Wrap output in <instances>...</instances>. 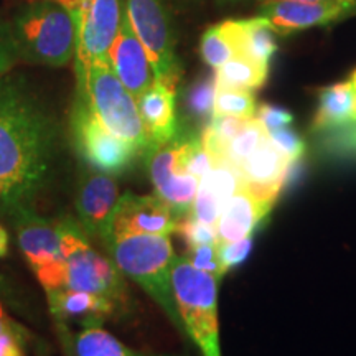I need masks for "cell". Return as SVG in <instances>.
Wrapping results in <instances>:
<instances>
[{
  "label": "cell",
  "mask_w": 356,
  "mask_h": 356,
  "mask_svg": "<svg viewBox=\"0 0 356 356\" xmlns=\"http://www.w3.org/2000/svg\"><path fill=\"white\" fill-rule=\"evenodd\" d=\"M58 126L22 76L0 78V211L32 208L51 177Z\"/></svg>",
  "instance_id": "1"
},
{
  "label": "cell",
  "mask_w": 356,
  "mask_h": 356,
  "mask_svg": "<svg viewBox=\"0 0 356 356\" xmlns=\"http://www.w3.org/2000/svg\"><path fill=\"white\" fill-rule=\"evenodd\" d=\"M6 29L17 60L53 68L73 60L76 26L71 13L56 0H38L22 7Z\"/></svg>",
  "instance_id": "2"
},
{
  "label": "cell",
  "mask_w": 356,
  "mask_h": 356,
  "mask_svg": "<svg viewBox=\"0 0 356 356\" xmlns=\"http://www.w3.org/2000/svg\"><path fill=\"white\" fill-rule=\"evenodd\" d=\"M106 248L121 273L144 289L155 304L165 312L178 330L185 333L172 286V267L177 254L173 251L170 236H121L106 244Z\"/></svg>",
  "instance_id": "3"
},
{
  "label": "cell",
  "mask_w": 356,
  "mask_h": 356,
  "mask_svg": "<svg viewBox=\"0 0 356 356\" xmlns=\"http://www.w3.org/2000/svg\"><path fill=\"white\" fill-rule=\"evenodd\" d=\"M65 266V287L108 297L119 309L127 307L126 275L111 257L101 256L89 236L73 218L56 222Z\"/></svg>",
  "instance_id": "4"
},
{
  "label": "cell",
  "mask_w": 356,
  "mask_h": 356,
  "mask_svg": "<svg viewBox=\"0 0 356 356\" xmlns=\"http://www.w3.org/2000/svg\"><path fill=\"white\" fill-rule=\"evenodd\" d=\"M218 280L177 256L172 267V286L185 335L203 356H221L218 327Z\"/></svg>",
  "instance_id": "5"
},
{
  "label": "cell",
  "mask_w": 356,
  "mask_h": 356,
  "mask_svg": "<svg viewBox=\"0 0 356 356\" xmlns=\"http://www.w3.org/2000/svg\"><path fill=\"white\" fill-rule=\"evenodd\" d=\"M76 92L88 101L96 118L114 136L131 142L144 155L150 147L149 136L142 122L137 101L121 79L115 76L111 65L89 66L86 78Z\"/></svg>",
  "instance_id": "6"
},
{
  "label": "cell",
  "mask_w": 356,
  "mask_h": 356,
  "mask_svg": "<svg viewBox=\"0 0 356 356\" xmlns=\"http://www.w3.org/2000/svg\"><path fill=\"white\" fill-rule=\"evenodd\" d=\"M73 17L76 26L74 71L81 86L89 66L111 65V47L124 15L121 0H56Z\"/></svg>",
  "instance_id": "7"
},
{
  "label": "cell",
  "mask_w": 356,
  "mask_h": 356,
  "mask_svg": "<svg viewBox=\"0 0 356 356\" xmlns=\"http://www.w3.org/2000/svg\"><path fill=\"white\" fill-rule=\"evenodd\" d=\"M71 140L84 162L95 170L118 177L126 173L140 152L131 142L114 136L89 108L81 95L74 97L71 111Z\"/></svg>",
  "instance_id": "8"
},
{
  "label": "cell",
  "mask_w": 356,
  "mask_h": 356,
  "mask_svg": "<svg viewBox=\"0 0 356 356\" xmlns=\"http://www.w3.org/2000/svg\"><path fill=\"white\" fill-rule=\"evenodd\" d=\"M124 13L149 56L155 79L177 88L181 66L175 51L170 19L162 0H126Z\"/></svg>",
  "instance_id": "9"
},
{
  "label": "cell",
  "mask_w": 356,
  "mask_h": 356,
  "mask_svg": "<svg viewBox=\"0 0 356 356\" xmlns=\"http://www.w3.org/2000/svg\"><path fill=\"white\" fill-rule=\"evenodd\" d=\"M10 220L22 252L43 291L50 293L65 287L63 254L56 222L37 215L33 208L17 211Z\"/></svg>",
  "instance_id": "10"
},
{
  "label": "cell",
  "mask_w": 356,
  "mask_h": 356,
  "mask_svg": "<svg viewBox=\"0 0 356 356\" xmlns=\"http://www.w3.org/2000/svg\"><path fill=\"white\" fill-rule=\"evenodd\" d=\"M178 222L177 213L157 195L124 193L114 208L104 244L129 234L170 236L177 233Z\"/></svg>",
  "instance_id": "11"
},
{
  "label": "cell",
  "mask_w": 356,
  "mask_h": 356,
  "mask_svg": "<svg viewBox=\"0 0 356 356\" xmlns=\"http://www.w3.org/2000/svg\"><path fill=\"white\" fill-rule=\"evenodd\" d=\"M144 157L155 195L162 198L180 220L191 213L200 180L178 168V137L147 150Z\"/></svg>",
  "instance_id": "12"
},
{
  "label": "cell",
  "mask_w": 356,
  "mask_h": 356,
  "mask_svg": "<svg viewBox=\"0 0 356 356\" xmlns=\"http://www.w3.org/2000/svg\"><path fill=\"white\" fill-rule=\"evenodd\" d=\"M119 198H121L119 184L113 175L95 168L83 173L79 178L74 207H76L78 222L89 238L92 236L106 243L111 218Z\"/></svg>",
  "instance_id": "13"
},
{
  "label": "cell",
  "mask_w": 356,
  "mask_h": 356,
  "mask_svg": "<svg viewBox=\"0 0 356 356\" xmlns=\"http://www.w3.org/2000/svg\"><path fill=\"white\" fill-rule=\"evenodd\" d=\"M356 7L346 2H296L277 0L259 8V17L267 20L274 33L291 35L302 30L323 26L343 19Z\"/></svg>",
  "instance_id": "14"
},
{
  "label": "cell",
  "mask_w": 356,
  "mask_h": 356,
  "mask_svg": "<svg viewBox=\"0 0 356 356\" xmlns=\"http://www.w3.org/2000/svg\"><path fill=\"white\" fill-rule=\"evenodd\" d=\"M296 163L297 162H291L280 152L267 136L239 167L241 188L251 191L256 197L277 202L280 191L291 178Z\"/></svg>",
  "instance_id": "15"
},
{
  "label": "cell",
  "mask_w": 356,
  "mask_h": 356,
  "mask_svg": "<svg viewBox=\"0 0 356 356\" xmlns=\"http://www.w3.org/2000/svg\"><path fill=\"white\" fill-rule=\"evenodd\" d=\"M111 68L131 95L140 97L155 81L152 65L124 13L121 29L111 47Z\"/></svg>",
  "instance_id": "16"
},
{
  "label": "cell",
  "mask_w": 356,
  "mask_h": 356,
  "mask_svg": "<svg viewBox=\"0 0 356 356\" xmlns=\"http://www.w3.org/2000/svg\"><path fill=\"white\" fill-rule=\"evenodd\" d=\"M142 122L150 140V149L170 142L178 134L177 88L155 79L140 97H137Z\"/></svg>",
  "instance_id": "17"
},
{
  "label": "cell",
  "mask_w": 356,
  "mask_h": 356,
  "mask_svg": "<svg viewBox=\"0 0 356 356\" xmlns=\"http://www.w3.org/2000/svg\"><path fill=\"white\" fill-rule=\"evenodd\" d=\"M275 202L256 197L241 188L222 207L216 222L218 243H231L252 236L261 221L269 215Z\"/></svg>",
  "instance_id": "18"
},
{
  "label": "cell",
  "mask_w": 356,
  "mask_h": 356,
  "mask_svg": "<svg viewBox=\"0 0 356 356\" xmlns=\"http://www.w3.org/2000/svg\"><path fill=\"white\" fill-rule=\"evenodd\" d=\"M220 25L233 44L236 56L249 58L266 66L270 65L277 51V43L266 19L256 17L248 20H226Z\"/></svg>",
  "instance_id": "19"
},
{
  "label": "cell",
  "mask_w": 356,
  "mask_h": 356,
  "mask_svg": "<svg viewBox=\"0 0 356 356\" xmlns=\"http://www.w3.org/2000/svg\"><path fill=\"white\" fill-rule=\"evenodd\" d=\"M51 314L58 320L79 318L83 327L86 325H101L104 318L115 314L119 307L108 297L95 296L84 291L61 287L47 293Z\"/></svg>",
  "instance_id": "20"
},
{
  "label": "cell",
  "mask_w": 356,
  "mask_h": 356,
  "mask_svg": "<svg viewBox=\"0 0 356 356\" xmlns=\"http://www.w3.org/2000/svg\"><path fill=\"white\" fill-rule=\"evenodd\" d=\"M355 99V86L351 81L320 89L318 109L312 124L314 131L327 132L353 121Z\"/></svg>",
  "instance_id": "21"
},
{
  "label": "cell",
  "mask_w": 356,
  "mask_h": 356,
  "mask_svg": "<svg viewBox=\"0 0 356 356\" xmlns=\"http://www.w3.org/2000/svg\"><path fill=\"white\" fill-rule=\"evenodd\" d=\"M269 66L257 63L244 56H234L216 70V88H233L256 91L264 86Z\"/></svg>",
  "instance_id": "22"
},
{
  "label": "cell",
  "mask_w": 356,
  "mask_h": 356,
  "mask_svg": "<svg viewBox=\"0 0 356 356\" xmlns=\"http://www.w3.org/2000/svg\"><path fill=\"white\" fill-rule=\"evenodd\" d=\"M76 356H142L124 345L102 325H86L74 340Z\"/></svg>",
  "instance_id": "23"
},
{
  "label": "cell",
  "mask_w": 356,
  "mask_h": 356,
  "mask_svg": "<svg viewBox=\"0 0 356 356\" xmlns=\"http://www.w3.org/2000/svg\"><path fill=\"white\" fill-rule=\"evenodd\" d=\"M266 137L267 131L259 119H249L241 131L236 134L233 139L229 140V144L225 147L220 162L228 163V165L236 168V170H239L244 160L254 152Z\"/></svg>",
  "instance_id": "24"
},
{
  "label": "cell",
  "mask_w": 356,
  "mask_h": 356,
  "mask_svg": "<svg viewBox=\"0 0 356 356\" xmlns=\"http://www.w3.org/2000/svg\"><path fill=\"white\" fill-rule=\"evenodd\" d=\"M257 114V102L252 91L248 89L216 88L215 109L213 115H229L238 119H254Z\"/></svg>",
  "instance_id": "25"
},
{
  "label": "cell",
  "mask_w": 356,
  "mask_h": 356,
  "mask_svg": "<svg viewBox=\"0 0 356 356\" xmlns=\"http://www.w3.org/2000/svg\"><path fill=\"white\" fill-rule=\"evenodd\" d=\"M200 53L203 61L213 70H218L226 61L236 56V51L231 44L229 38L221 30V25H213L203 33L202 43H200Z\"/></svg>",
  "instance_id": "26"
},
{
  "label": "cell",
  "mask_w": 356,
  "mask_h": 356,
  "mask_svg": "<svg viewBox=\"0 0 356 356\" xmlns=\"http://www.w3.org/2000/svg\"><path fill=\"white\" fill-rule=\"evenodd\" d=\"M215 96H216V83L215 78H203L193 83L188 88L185 96V104L188 113L200 121L210 122L213 118V109H215Z\"/></svg>",
  "instance_id": "27"
},
{
  "label": "cell",
  "mask_w": 356,
  "mask_h": 356,
  "mask_svg": "<svg viewBox=\"0 0 356 356\" xmlns=\"http://www.w3.org/2000/svg\"><path fill=\"white\" fill-rule=\"evenodd\" d=\"M185 257L191 266L203 270V273L215 275L218 280H221L226 275V269L220 259V252H218V243L188 246Z\"/></svg>",
  "instance_id": "28"
},
{
  "label": "cell",
  "mask_w": 356,
  "mask_h": 356,
  "mask_svg": "<svg viewBox=\"0 0 356 356\" xmlns=\"http://www.w3.org/2000/svg\"><path fill=\"white\" fill-rule=\"evenodd\" d=\"M177 233L181 234V238L186 241V246H198V244H210L218 243L216 228L197 220L191 213L184 216L178 222Z\"/></svg>",
  "instance_id": "29"
},
{
  "label": "cell",
  "mask_w": 356,
  "mask_h": 356,
  "mask_svg": "<svg viewBox=\"0 0 356 356\" xmlns=\"http://www.w3.org/2000/svg\"><path fill=\"white\" fill-rule=\"evenodd\" d=\"M323 145L337 155H356V121L323 132Z\"/></svg>",
  "instance_id": "30"
},
{
  "label": "cell",
  "mask_w": 356,
  "mask_h": 356,
  "mask_svg": "<svg viewBox=\"0 0 356 356\" xmlns=\"http://www.w3.org/2000/svg\"><path fill=\"white\" fill-rule=\"evenodd\" d=\"M221 210H222V203L220 200H218L215 195L207 188V186L200 184L193 207H191V215L202 222H207V225L215 226L216 228V222H218V218L221 215Z\"/></svg>",
  "instance_id": "31"
},
{
  "label": "cell",
  "mask_w": 356,
  "mask_h": 356,
  "mask_svg": "<svg viewBox=\"0 0 356 356\" xmlns=\"http://www.w3.org/2000/svg\"><path fill=\"white\" fill-rule=\"evenodd\" d=\"M273 144L282 152L291 162H299L305 152V142L296 131L289 127L275 129V131L267 132Z\"/></svg>",
  "instance_id": "32"
},
{
  "label": "cell",
  "mask_w": 356,
  "mask_h": 356,
  "mask_svg": "<svg viewBox=\"0 0 356 356\" xmlns=\"http://www.w3.org/2000/svg\"><path fill=\"white\" fill-rule=\"evenodd\" d=\"M252 249V236L238 239V241L231 243H218V252H220V259L225 266L226 273L233 267H238L246 261Z\"/></svg>",
  "instance_id": "33"
},
{
  "label": "cell",
  "mask_w": 356,
  "mask_h": 356,
  "mask_svg": "<svg viewBox=\"0 0 356 356\" xmlns=\"http://www.w3.org/2000/svg\"><path fill=\"white\" fill-rule=\"evenodd\" d=\"M256 118L259 119L267 132L275 131V129L289 127L293 121V115L287 109L277 108V106L273 104H262L261 108H257Z\"/></svg>",
  "instance_id": "34"
},
{
  "label": "cell",
  "mask_w": 356,
  "mask_h": 356,
  "mask_svg": "<svg viewBox=\"0 0 356 356\" xmlns=\"http://www.w3.org/2000/svg\"><path fill=\"white\" fill-rule=\"evenodd\" d=\"M3 333H6V335L15 337L22 345H26L32 340L30 332L22 327L20 323H17L12 317H8L7 312L3 310L2 305H0V335H3Z\"/></svg>",
  "instance_id": "35"
},
{
  "label": "cell",
  "mask_w": 356,
  "mask_h": 356,
  "mask_svg": "<svg viewBox=\"0 0 356 356\" xmlns=\"http://www.w3.org/2000/svg\"><path fill=\"white\" fill-rule=\"evenodd\" d=\"M17 61L19 60H17V56L13 55L12 47L7 38L6 22L0 20V78L10 73V70L13 68V65H15Z\"/></svg>",
  "instance_id": "36"
},
{
  "label": "cell",
  "mask_w": 356,
  "mask_h": 356,
  "mask_svg": "<svg viewBox=\"0 0 356 356\" xmlns=\"http://www.w3.org/2000/svg\"><path fill=\"white\" fill-rule=\"evenodd\" d=\"M0 356H25L24 345L12 335H0Z\"/></svg>",
  "instance_id": "37"
},
{
  "label": "cell",
  "mask_w": 356,
  "mask_h": 356,
  "mask_svg": "<svg viewBox=\"0 0 356 356\" xmlns=\"http://www.w3.org/2000/svg\"><path fill=\"white\" fill-rule=\"evenodd\" d=\"M8 244H10V238H8L7 229L0 225V257H6L8 252Z\"/></svg>",
  "instance_id": "38"
},
{
  "label": "cell",
  "mask_w": 356,
  "mask_h": 356,
  "mask_svg": "<svg viewBox=\"0 0 356 356\" xmlns=\"http://www.w3.org/2000/svg\"><path fill=\"white\" fill-rule=\"evenodd\" d=\"M261 2H277V0H261ZM296 2H346V3H356V0H296Z\"/></svg>",
  "instance_id": "39"
},
{
  "label": "cell",
  "mask_w": 356,
  "mask_h": 356,
  "mask_svg": "<svg viewBox=\"0 0 356 356\" xmlns=\"http://www.w3.org/2000/svg\"><path fill=\"white\" fill-rule=\"evenodd\" d=\"M350 81L353 83V86L356 88V70L353 71V74H351V78H350Z\"/></svg>",
  "instance_id": "40"
},
{
  "label": "cell",
  "mask_w": 356,
  "mask_h": 356,
  "mask_svg": "<svg viewBox=\"0 0 356 356\" xmlns=\"http://www.w3.org/2000/svg\"><path fill=\"white\" fill-rule=\"evenodd\" d=\"M355 95H356V88H355ZM353 121H356V99H355V113H353Z\"/></svg>",
  "instance_id": "41"
},
{
  "label": "cell",
  "mask_w": 356,
  "mask_h": 356,
  "mask_svg": "<svg viewBox=\"0 0 356 356\" xmlns=\"http://www.w3.org/2000/svg\"><path fill=\"white\" fill-rule=\"evenodd\" d=\"M225 2H234V0H225Z\"/></svg>",
  "instance_id": "42"
}]
</instances>
